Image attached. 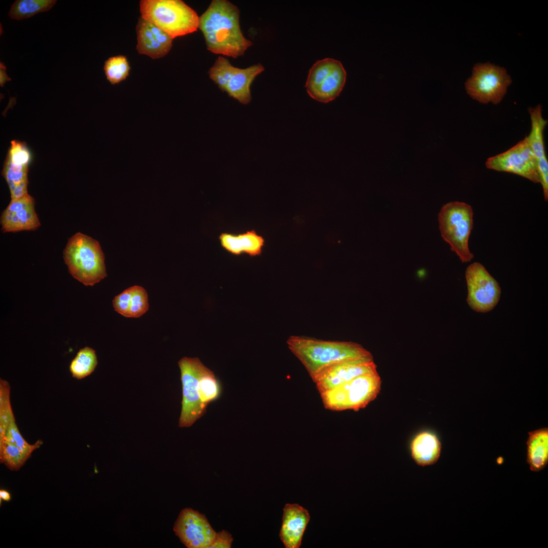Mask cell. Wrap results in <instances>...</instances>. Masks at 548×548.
I'll use <instances>...</instances> for the list:
<instances>
[{
	"instance_id": "cell-1",
	"label": "cell",
	"mask_w": 548,
	"mask_h": 548,
	"mask_svg": "<svg viewBox=\"0 0 548 548\" xmlns=\"http://www.w3.org/2000/svg\"><path fill=\"white\" fill-rule=\"evenodd\" d=\"M198 28L207 49L213 53L233 58L243 56L252 45L239 25V10L226 0H213L199 17Z\"/></svg>"
},
{
	"instance_id": "cell-2",
	"label": "cell",
	"mask_w": 548,
	"mask_h": 548,
	"mask_svg": "<svg viewBox=\"0 0 548 548\" xmlns=\"http://www.w3.org/2000/svg\"><path fill=\"white\" fill-rule=\"evenodd\" d=\"M287 344L312 379L327 367L354 358L372 357L361 345L352 341H336L292 336Z\"/></svg>"
},
{
	"instance_id": "cell-3",
	"label": "cell",
	"mask_w": 548,
	"mask_h": 548,
	"mask_svg": "<svg viewBox=\"0 0 548 548\" xmlns=\"http://www.w3.org/2000/svg\"><path fill=\"white\" fill-rule=\"evenodd\" d=\"M63 257L71 275L86 286H93L107 276L99 243L81 232L68 239Z\"/></svg>"
},
{
	"instance_id": "cell-4",
	"label": "cell",
	"mask_w": 548,
	"mask_h": 548,
	"mask_svg": "<svg viewBox=\"0 0 548 548\" xmlns=\"http://www.w3.org/2000/svg\"><path fill=\"white\" fill-rule=\"evenodd\" d=\"M141 17L153 23L173 39L196 31L199 27L196 12L181 0H142Z\"/></svg>"
},
{
	"instance_id": "cell-5",
	"label": "cell",
	"mask_w": 548,
	"mask_h": 548,
	"mask_svg": "<svg viewBox=\"0 0 548 548\" xmlns=\"http://www.w3.org/2000/svg\"><path fill=\"white\" fill-rule=\"evenodd\" d=\"M471 207L465 202L453 201L443 205L438 216L439 228L444 241L462 262H470L473 254L469 239L473 226Z\"/></svg>"
},
{
	"instance_id": "cell-6",
	"label": "cell",
	"mask_w": 548,
	"mask_h": 548,
	"mask_svg": "<svg viewBox=\"0 0 548 548\" xmlns=\"http://www.w3.org/2000/svg\"><path fill=\"white\" fill-rule=\"evenodd\" d=\"M382 381L378 372L363 374L320 393L325 407L334 411L358 410L378 395Z\"/></svg>"
},
{
	"instance_id": "cell-7",
	"label": "cell",
	"mask_w": 548,
	"mask_h": 548,
	"mask_svg": "<svg viewBox=\"0 0 548 548\" xmlns=\"http://www.w3.org/2000/svg\"><path fill=\"white\" fill-rule=\"evenodd\" d=\"M511 79L506 70L487 62L476 63L472 75L465 83V90L473 99L482 104H499L505 95Z\"/></svg>"
},
{
	"instance_id": "cell-8",
	"label": "cell",
	"mask_w": 548,
	"mask_h": 548,
	"mask_svg": "<svg viewBox=\"0 0 548 548\" xmlns=\"http://www.w3.org/2000/svg\"><path fill=\"white\" fill-rule=\"evenodd\" d=\"M347 73L341 63L332 58L315 62L310 68L305 87L313 99L327 103L334 100L342 90Z\"/></svg>"
},
{
	"instance_id": "cell-9",
	"label": "cell",
	"mask_w": 548,
	"mask_h": 548,
	"mask_svg": "<svg viewBox=\"0 0 548 548\" xmlns=\"http://www.w3.org/2000/svg\"><path fill=\"white\" fill-rule=\"evenodd\" d=\"M202 363L198 358L184 357L178 362L182 385L180 427H189L204 414L207 407L198 393V378Z\"/></svg>"
},
{
	"instance_id": "cell-10",
	"label": "cell",
	"mask_w": 548,
	"mask_h": 548,
	"mask_svg": "<svg viewBox=\"0 0 548 548\" xmlns=\"http://www.w3.org/2000/svg\"><path fill=\"white\" fill-rule=\"evenodd\" d=\"M469 306L479 313H487L498 303L501 294L498 283L479 262L470 264L465 271Z\"/></svg>"
},
{
	"instance_id": "cell-11",
	"label": "cell",
	"mask_w": 548,
	"mask_h": 548,
	"mask_svg": "<svg viewBox=\"0 0 548 548\" xmlns=\"http://www.w3.org/2000/svg\"><path fill=\"white\" fill-rule=\"evenodd\" d=\"M485 165L490 169L516 174L539 183L537 160L526 136L507 151L489 158Z\"/></svg>"
},
{
	"instance_id": "cell-12",
	"label": "cell",
	"mask_w": 548,
	"mask_h": 548,
	"mask_svg": "<svg viewBox=\"0 0 548 548\" xmlns=\"http://www.w3.org/2000/svg\"><path fill=\"white\" fill-rule=\"evenodd\" d=\"M173 531L188 548H209L217 533L204 515L191 508L181 511Z\"/></svg>"
},
{
	"instance_id": "cell-13",
	"label": "cell",
	"mask_w": 548,
	"mask_h": 548,
	"mask_svg": "<svg viewBox=\"0 0 548 548\" xmlns=\"http://www.w3.org/2000/svg\"><path fill=\"white\" fill-rule=\"evenodd\" d=\"M377 372L372 357L350 359L324 368L312 380L320 393L331 389L366 373Z\"/></svg>"
},
{
	"instance_id": "cell-14",
	"label": "cell",
	"mask_w": 548,
	"mask_h": 548,
	"mask_svg": "<svg viewBox=\"0 0 548 548\" xmlns=\"http://www.w3.org/2000/svg\"><path fill=\"white\" fill-rule=\"evenodd\" d=\"M2 231H33L41 226L35 210V199L29 194L11 200L1 217Z\"/></svg>"
},
{
	"instance_id": "cell-15",
	"label": "cell",
	"mask_w": 548,
	"mask_h": 548,
	"mask_svg": "<svg viewBox=\"0 0 548 548\" xmlns=\"http://www.w3.org/2000/svg\"><path fill=\"white\" fill-rule=\"evenodd\" d=\"M136 31V50L140 54L146 55L152 59H158L166 55L172 48L173 39L141 17L139 19Z\"/></svg>"
},
{
	"instance_id": "cell-16",
	"label": "cell",
	"mask_w": 548,
	"mask_h": 548,
	"mask_svg": "<svg viewBox=\"0 0 548 548\" xmlns=\"http://www.w3.org/2000/svg\"><path fill=\"white\" fill-rule=\"evenodd\" d=\"M310 520L305 508L298 504L287 503L283 508L280 538L286 548H299Z\"/></svg>"
},
{
	"instance_id": "cell-17",
	"label": "cell",
	"mask_w": 548,
	"mask_h": 548,
	"mask_svg": "<svg viewBox=\"0 0 548 548\" xmlns=\"http://www.w3.org/2000/svg\"><path fill=\"white\" fill-rule=\"evenodd\" d=\"M531 130L526 136L528 143L536 159L539 180L542 183L548 181V161L546 156L543 139V131L547 123L542 115L540 105L529 108Z\"/></svg>"
},
{
	"instance_id": "cell-18",
	"label": "cell",
	"mask_w": 548,
	"mask_h": 548,
	"mask_svg": "<svg viewBox=\"0 0 548 548\" xmlns=\"http://www.w3.org/2000/svg\"><path fill=\"white\" fill-rule=\"evenodd\" d=\"M219 239L221 246L235 256L243 254L251 257L260 256L265 246L264 238L254 229L238 234L222 232Z\"/></svg>"
},
{
	"instance_id": "cell-19",
	"label": "cell",
	"mask_w": 548,
	"mask_h": 548,
	"mask_svg": "<svg viewBox=\"0 0 548 548\" xmlns=\"http://www.w3.org/2000/svg\"><path fill=\"white\" fill-rule=\"evenodd\" d=\"M264 70L260 63L245 68L236 67L230 77L225 92L243 105L249 104L252 99L250 87L255 78Z\"/></svg>"
},
{
	"instance_id": "cell-20",
	"label": "cell",
	"mask_w": 548,
	"mask_h": 548,
	"mask_svg": "<svg viewBox=\"0 0 548 548\" xmlns=\"http://www.w3.org/2000/svg\"><path fill=\"white\" fill-rule=\"evenodd\" d=\"M410 449L412 457L416 464L425 466L437 462L440 457L441 444L434 433L423 431L413 439Z\"/></svg>"
},
{
	"instance_id": "cell-21",
	"label": "cell",
	"mask_w": 548,
	"mask_h": 548,
	"mask_svg": "<svg viewBox=\"0 0 548 548\" xmlns=\"http://www.w3.org/2000/svg\"><path fill=\"white\" fill-rule=\"evenodd\" d=\"M528 434L527 462L531 470L537 472L548 463V428H540Z\"/></svg>"
},
{
	"instance_id": "cell-22",
	"label": "cell",
	"mask_w": 548,
	"mask_h": 548,
	"mask_svg": "<svg viewBox=\"0 0 548 548\" xmlns=\"http://www.w3.org/2000/svg\"><path fill=\"white\" fill-rule=\"evenodd\" d=\"M28 166L13 163L6 159L2 175L9 187L11 199L22 197L28 194Z\"/></svg>"
},
{
	"instance_id": "cell-23",
	"label": "cell",
	"mask_w": 548,
	"mask_h": 548,
	"mask_svg": "<svg viewBox=\"0 0 548 548\" xmlns=\"http://www.w3.org/2000/svg\"><path fill=\"white\" fill-rule=\"evenodd\" d=\"M56 0H16L11 6L9 15L11 18L22 20L50 10Z\"/></svg>"
},
{
	"instance_id": "cell-24",
	"label": "cell",
	"mask_w": 548,
	"mask_h": 548,
	"mask_svg": "<svg viewBox=\"0 0 548 548\" xmlns=\"http://www.w3.org/2000/svg\"><path fill=\"white\" fill-rule=\"evenodd\" d=\"M198 387L200 399L206 407L220 395L221 389L219 381L214 372L203 364L200 370Z\"/></svg>"
},
{
	"instance_id": "cell-25",
	"label": "cell",
	"mask_w": 548,
	"mask_h": 548,
	"mask_svg": "<svg viewBox=\"0 0 548 548\" xmlns=\"http://www.w3.org/2000/svg\"><path fill=\"white\" fill-rule=\"evenodd\" d=\"M97 364L95 351L88 347L81 349L72 360L70 370L72 376L78 380L90 375Z\"/></svg>"
},
{
	"instance_id": "cell-26",
	"label": "cell",
	"mask_w": 548,
	"mask_h": 548,
	"mask_svg": "<svg viewBox=\"0 0 548 548\" xmlns=\"http://www.w3.org/2000/svg\"><path fill=\"white\" fill-rule=\"evenodd\" d=\"M10 386L9 383L0 379V441L5 437L11 422L15 421L10 401Z\"/></svg>"
},
{
	"instance_id": "cell-27",
	"label": "cell",
	"mask_w": 548,
	"mask_h": 548,
	"mask_svg": "<svg viewBox=\"0 0 548 548\" xmlns=\"http://www.w3.org/2000/svg\"><path fill=\"white\" fill-rule=\"evenodd\" d=\"M130 68L126 57L122 55L109 58L104 66L107 79L112 85L125 80L129 75Z\"/></svg>"
},
{
	"instance_id": "cell-28",
	"label": "cell",
	"mask_w": 548,
	"mask_h": 548,
	"mask_svg": "<svg viewBox=\"0 0 548 548\" xmlns=\"http://www.w3.org/2000/svg\"><path fill=\"white\" fill-rule=\"evenodd\" d=\"M31 456L17 447L5 441L0 442V460L11 470H19Z\"/></svg>"
},
{
	"instance_id": "cell-29",
	"label": "cell",
	"mask_w": 548,
	"mask_h": 548,
	"mask_svg": "<svg viewBox=\"0 0 548 548\" xmlns=\"http://www.w3.org/2000/svg\"><path fill=\"white\" fill-rule=\"evenodd\" d=\"M236 68L227 58L219 56L208 73L210 79L222 92H225L226 85Z\"/></svg>"
},
{
	"instance_id": "cell-30",
	"label": "cell",
	"mask_w": 548,
	"mask_h": 548,
	"mask_svg": "<svg viewBox=\"0 0 548 548\" xmlns=\"http://www.w3.org/2000/svg\"><path fill=\"white\" fill-rule=\"evenodd\" d=\"M5 441L10 443L23 452L31 455V453L36 449L39 448L43 444V441L39 439L34 444H31L28 443L21 434L15 421H13L9 425L4 438L0 442Z\"/></svg>"
},
{
	"instance_id": "cell-31",
	"label": "cell",
	"mask_w": 548,
	"mask_h": 548,
	"mask_svg": "<svg viewBox=\"0 0 548 548\" xmlns=\"http://www.w3.org/2000/svg\"><path fill=\"white\" fill-rule=\"evenodd\" d=\"M148 294L141 286H133L130 299L129 318H139L149 309Z\"/></svg>"
},
{
	"instance_id": "cell-32",
	"label": "cell",
	"mask_w": 548,
	"mask_h": 548,
	"mask_svg": "<svg viewBox=\"0 0 548 548\" xmlns=\"http://www.w3.org/2000/svg\"><path fill=\"white\" fill-rule=\"evenodd\" d=\"M6 159L14 164L28 166L31 154L25 143L14 140L11 142Z\"/></svg>"
},
{
	"instance_id": "cell-33",
	"label": "cell",
	"mask_w": 548,
	"mask_h": 548,
	"mask_svg": "<svg viewBox=\"0 0 548 548\" xmlns=\"http://www.w3.org/2000/svg\"><path fill=\"white\" fill-rule=\"evenodd\" d=\"M133 286L129 287L116 296L113 300V306L116 312L122 316L129 318L130 299Z\"/></svg>"
},
{
	"instance_id": "cell-34",
	"label": "cell",
	"mask_w": 548,
	"mask_h": 548,
	"mask_svg": "<svg viewBox=\"0 0 548 548\" xmlns=\"http://www.w3.org/2000/svg\"><path fill=\"white\" fill-rule=\"evenodd\" d=\"M233 540V537L230 533L226 530H222L216 533L209 548H230Z\"/></svg>"
},
{
	"instance_id": "cell-35",
	"label": "cell",
	"mask_w": 548,
	"mask_h": 548,
	"mask_svg": "<svg viewBox=\"0 0 548 548\" xmlns=\"http://www.w3.org/2000/svg\"><path fill=\"white\" fill-rule=\"evenodd\" d=\"M11 79L8 77L6 73V67L3 62L0 63V85L3 87L6 82L11 81Z\"/></svg>"
},
{
	"instance_id": "cell-36",
	"label": "cell",
	"mask_w": 548,
	"mask_h": 548,
	"mask_svg": "<svg viewBox=\"0 0 548 548\" xmlns=\"http://www.w3.org/2000/svg\"><path fill=\"white\" fill-rule=\"evenodd\" d=\"M11 495L7 491L2 489L0 490V499L5 501H9L11 500Z\"/></svg>"
}]
</instances>
